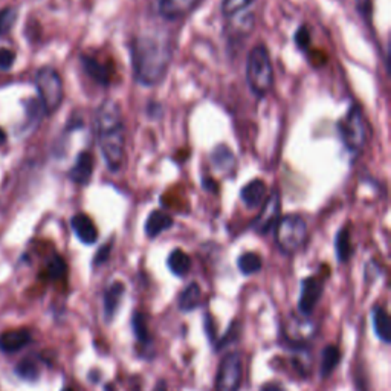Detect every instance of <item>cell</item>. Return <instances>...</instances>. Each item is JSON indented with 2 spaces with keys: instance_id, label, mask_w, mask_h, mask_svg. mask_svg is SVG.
Returning a JSON list of instances; mask_svg holds the SVG:
<instances>
[{
  "instance_id": "6da1fadb",
  "label": "cell",
  "mask_w": 391,
  "mask_h": 391,
  "mask_svg": "<svg viewBox=\"0 0 391 391\" xmlns=\"http://www.w3.org/2000/svg\"><path fill=\"white\" fill-rule=\"evenodd\" d=\"M172 63V46L163 37L141 35L132 43L133 76L142 86H156Z\"/></svg>"
},
{
  "instance_id": "7a4b0ae2",
  "label": "cell",
  "mask_w": 391,
  "mask_h": 391,
  "mask_svg": "<svg viewBox=\"0 0 391 391\" xmlns=\"http://www.w3.org/2000/svg\"><path fill=\"white\" fill-rule=\"evenodd\" d=\"M95 128L99 150L110 172H119L126 159V136L121 109L117 103L106 101L97 112Z\"/></svg>"
},
{
  "instance_id": "3957f363",
  "label": "cell",
  "mask_w": 391,
  "mask_h": 391,
  "mask_svg": "<svg viewBox=\"0 0 391 391\" xmlns=\"http://www.w3.org/2000/svg\"><path fill=\"white\" fill-rule=\"evenodd\" d=\"M247 81L251 92L257 98H265L271 92L274 84V71L266 46H256L248 56Z\"/></svg>"
},
{
  "instance_id": "277c9868",
  "label": "cell",
  "mask_w": 391,
  "mask_h": 391,
  "mask_svg": "<svg viewBox=\"0 0 391 391\" xmlns=\"http://www.w3.org/2000/svg\"><path fill=\"white\" fill-rule=\"evenodd\" d=\"M306 237H308V225L297 214L281 217L275 225V240L285 254H295L304 244Z\"/></svg>"
},
{
  "instance_id": "5b68a950",
  "label": "cell",
  "mask_w": 391,
  "mask_h": 391,
  "mask_svg": "<svg viewBox=\"0 0 391 391\" xmlns=\"http://www.w3.org/2000/svg\"><path fill=\"white\" fill-rule=\"evenodd\" d=\"M35 86L46 113H53L63 101V81L60 74L52 67H43L37 72Z\"/></svg>"
},
{
  "instance_id": "8992f818",
  "label": "cell",
  "mask_w": 391,
  "mask_h": 391,
  "mask_svg": "<svg viewBox=\"0 0 391 391\" xmlns=\"http://www.w3.org/2000/svg\"><path fill=\"white\" fill-rule=\"evenodd\" d=\"M340 132L342 136V141L350 151H361L365 145L367 130L365 121L363 117V110L358 104L350 107L346 118L340 121Z\"/></svg>"
},
{
  "instance_id": "52a82bcc",
  "label": "cell",
  "mask_w": 391,
  "mask_h": 391,
  "mask_svg": "<svg viewBox=\"0 0 391 391\" xmlns=\"http://www.w3.org/2000/svg\"><path fill=\"white\" fill-rule=\"evenodd\" d=\"M243 376L242 356L237 351L225 355L222 358L217 370L216 391H239Z\"/></svg>"
},
{
  "instance_id": "ba28073f",
  "label": "cell",
  "mask_w": 391,
  "mask_h": 391,
  "mask_svg": "<svg viewBox=\"0 0 391 391\" xmlns=\"http://www.w3.org/2000/svg\"><path fill=\"white\" fill-rule=\"evenodd\" d=\"M280 210L281 202L278 191H272L269 197L263 202L262 210H260V214L257 216L254 225H252L256 231L262 235L271 233L275 225H277V222L280 220Z\"/></svg>"
},
{
  "instance_id": "9c48e42d",
  "label": "cell",
  "mask_w": 391,
  "mask_h": 391,
  "mask_svg": "<svg viewBox=\"0 0 391 391\" xmlns=\"http://www.w3.org/2000/svg\"><path fill=\"white\" fill-rule=\"evenodd\" d=\"M321 294H323V281L309 277L301 281V292L300 300H298V309L304 317L312 315V312L315 310V306L319 301Z\"/></svg>"
},
{
  "instance_id": "30bf717a",
  "label": "cell",
  "mask_w": 391,
  "mask_h": 391,
  "mask_svg": "<svg viewBox=\"0 0 391 391\" xmlns=\"http://www.w3.org/2000/svg\"><path fill=\"white\" fill-rule=\"evenodd\" d=\"M202 0H158L159 14L165 19L178 20L188 15Z\"/></svg>"
},
{
  "instance_id": "8fae6325",
  "label": "cell",
  "mask_w": 391,
  "mask_h": 391,
  "mask_svg": "<svg viewBox=\"0 0 391 391\" xmlns=\"http://www.w3.org/2000/svg\"><path fill=\"white\" fill-rule=\"evenodd\" d=\"M72 224V229L75 235L78 237V240L84 244H94L98 239V231H97V226L94 224V220H92L86 214H75L71 220Z\"/></svg>"
},
{
  "instance_id": "7c38bea8",
  "label": "cell",
  "mask_w": 391,
  "mask_h": 391,
  "mask_svg": "<svg viewBox=\"0 0 391 391\" xmlns=\"http://www.w3.org/2000/svg\"><path fill=\"white\" fill-rule=\"evenodd\" d=\"M94 164L95 159L89 151L80 153L78 158L75 160V165L71 170V179L75 183H80V185L88 183L92 178V173H94Z\"/></svg>"
},
{
  "instance_id": "4fadbf2b",
  "label": "cell",
  "mask_w": 391,
  "mask_h": 391,
  "mask_svg": "<svg viewBox=\"0 0 391 391\" xmlns=\"http://www.w3.org/2000/svg\"><path fill=\"white\" fill-rule=\"evenodd\" d=\"M267 187L263 181L256 179L247 183L240 191L242 202L248 206V208H258L263 203V199L266 197Z\"/></svg>"
},
{
  "instance_id": "5bb4252c",
  "label": "cell",
  "mask_w": 391,
  "mask_h": 391,
  "mask_svg": "<svg viewBox=\"0 0 391 391\" xmlns=\"http://www.w3.org/2000/svg\"><path fill=\"white\" fill-rule=\"evenodd\" d=\"M31 341L28 331H8L0 335V350L3 353H15V351L26 347Z\"/></svg>"
},
{
  "instance_id": "9a60e30c",
  "label": "cell",
  "mask_w": 391,
  "mask_h": 391,
  "mask_svg": "<svg viewBox=\"0 0 391 391\" xmlns=\"http://www.w3.org/2000/svg\"><path fill=\"white\" fill-rule=\"evenodd\" d=\"M173 226V219L172 216H168L164 211H151L147 222H145V234L150 239H155L159 234H163L167 229H170Z\"/></svg>"
},
{
  "instance_id": "2e32d148",
  "label": "cell",
  "mask_w": 391,
  "mask_h": 391,
  "mask_svg": "<svg viewBox=\"0 0 391 391\" xmlns=\"http://www.w3.org/2000/svg\"><path fill=\"white\" fill-rule=\"evenodd\" d=\"M373 327H374V333H376V336L384 344L391 342L390 315L384 308H381V306H376V308L373 309Z\"/></svg>"
},
{
  "instance_id": "e0dca14e",
  "label": "cell",
  "mask_w": 391,
  "mask_h": 391,
  "mask_svg": "<svg viewBox=\"0 0 391 391\" xmlns=\"http://www.w3.org/2000/svg\"><path fill=\"white\" fill-rule=\"evenodd\" d=\"M81 61H83L84 71H86L88 75L92 76L95 81H98L99 84H104V86H107V84L110 83L109 66L103 65L101 61H98L94 57H86V56L81 58Z\"/></svg>"
},
{
  "instance_id": "ac0fdd59",
  "label": "cell",
  "mask_w": 391,
  "mask_h": 391,
  "mask_svg": "<svg viewBox=\"0 0 391 391\" xmlns=\"http://www.w3.org/2000/svg\"><path fill=\"white\" fill-rule=\"evenodd\" d=\"M124 294V285L122 283L117 281L106 290L104 295V317L106 321H112L115 313L118 310V306L121 301V297Z\"/></svg>"
},
{
  "instance_id": "d6986e66",
  "label": "cell",
  "mask_w": 391,
  "mask_h": 391,
  "mask_svg": "<svg viewBox=\"0 0 391 391\" xmlns=\"http://www.w3.org/2000/svg\"><path fill=\"white\" fill-rule=\"evenodd\" d=\"M167 266L176 277H183V275H187L191 269V258L187 252H183L182 249H174L172 254L168 256Z\"/></svg>"
},
{
  "instance_id": "ffe728a7",
  "label": "cell",
  "mask_w": 391,
  "mask_h": 391,
  "mask_svg": "<svg viewBox=\"0 0 391 391\" xmlns=\"http://www.w3.org/2000/svg\"><path fill=\"white\" fill-rule=\"evenodd\" d=\"M201 286H199L197 283H190L179 295V309L182 312H193L199 306V303H201Z\"/></svg>"
},
{
  "instance_id": "44dd1931",
  "label": "cell",
  "mask_w": 391,
  "mask_h": 391,
  "mask_svg": "<svg viewBox=\"0 0 391 391\" xmlns=\"http://www.w3.org/2000/svg\"><path fill=\"white\" fill-rule=\"evenodd\" d=\"M341 361V351L336 346H327L321 356V378L331 376V373L336 369Z\"/></svg>"
},
{
  "instance_id": "7402d4cb",
  "label": "cell",
  "mask_w": 391,
  "mask_h": 391,
  "mask_svg": "<svg viewBox=\"0 0 391 391\" xmlns=\"http://www.w3.org/2000/svg\"><path fill=\"white\" fill-rule=\"evenodd\" d=\"M335 249H336V257L341 263H346L351 257V252H353V248H351L350 243V234L347 228H342L336 234V240H335Z\"/></svg>"
},
{
  "instance_id": "603a6c76",
  "label": "cell",
  "mask_w": 391,
  "mask_h": 391,
  "mask_svg": "<svg viewBox=\"0 0 391 391\" xmlns=\"http://www.w3.org/2000/svg\"><path fill=\"white\" fill-rule=\"evenodd\" d=\"M262 257L256 252H247V254H242L237 260V266L243 275H252L262 269Z\"/></svg>"
},
{
  "instance_id": "cb8c5ba5",
  "label": "cell",
  "mask_w": 391,
  "mask_h": 391,
  "mask_svg": "<svg viewBox=\"0 0 391 391\" xmlns=\"http://www.w3.org/2000/svg\"><path fill=\"white\" fill-rule=\"evenodd\" d=\"M132 328L133 333L136 336V340L145 344L150 341V333H149V327H147V319H145V315L141 312H135L133 318H132Z\"/></svg>"
},
{
  "instance_id": "d4e9b609",
  "label": "cell",
  "mask_w": 391,
  "mask_h": 391,
  "mask_svg": "<svg viewBox=\"0 0 391 391\" xmlns=\"http://www.w3.org/2000/svg\"><path fill=\"white\" fill-rule=\"evenodd\" d=\"M213 163L219 170H229L234 164V156L226 145H220L213 151Z\"/></svg>"
},
{
  "instance_id": "484cf974",
  "label": "cell",
  "mask_w": 391,
  "mask_h": 391,
  "mask_svg": "<svg viewBox=\"0 0 391 391\" xmlns=\"http://www.w3.org/2000/svg\"><path fill=\"white\" fill-rule=\"evenodd\" d=\"M252 3H254V0H224L222 2V11H224L225 17H234V15L243 13Z\"/></svg>"
},
{
  "instance_id": "4316f807",
  "label": "cell",
  "mask_w": 391,
  "mask_h": 391,
  "mask_svg": "<svg viewBox=\"0 0 391 391\" xmlns=\"http://www.w3.org/2000/svg\"><path fill=\"white\" fill-rule=\"evenodd\" d=\"M15 373H17L22 379L35 381L38 378V374H40V370H38V365L34 361H31V359H23V361L17 364Z\"/></svg>"
},
{
  "instance_id": "83f0119b",
  "label": "cell",
  "mask_w": 391,
  "mask_h": 391,
  "mask_svg": "<svg viewBox=\"0 0 391 391\" xmlns=\"http://www.w3.org/2000/svg\"><path fill=\"white\" fill-rule=\"evenodd\" d=\"M240 331H242L240 321H234V323H233L231 326H229L226 333H225L224 336H222V338L219 340V342L216 344V350H220V349H224V347L229 346V344L235 342L237 340H239Z\"/></svg>"
},
{
  "instance_id": "f1b7e54d",
  "label": "cell",
  "mask_w": 391,
  "mask_h": 391,
  "mask_svg": "<svg viewBox=\"0 0 391 391\" xmlns=\"http://www.w3.org/2000/svg\"><path fill=\"white\" fill-rule=\"evenodd\" d=\"M15 17H17V11L14 8H5L0 10V35L6 34L14 25Z\"/></svg>"
},
{
  "instance_id": "f546056e",
  "label": "cell",
  "mask_w": 391,
  "mask_h": 391,
  "mask_svg": "<svg viewBox=\"0 0 391 391\" xmlns=\"http://www.w3.org/2000/svg\"><path fill=\"white\" fill-rule=\"evenodd\" d=\"M66 269H67L66 262L61 257H58V256L53 257L51 262H49V265H48V274H49V277L52 280H58L61 277H65Z\"/></svg>"
},
{
  "instance_id": "4dcf8cb0",
  "label": "cell",
  "mask_w": 391,
  "mask_h": 391,
  "mask_svg": "<svg viewBox=\"0 0 391 391\" xmlns=\"http://www.w3.org/2000/svg\"><path fill=\"white\" fill-rule=\"evenodd\" d=\"M295 43L297 46L300 49L306 51L310 46V33H309V29L306 28V26H301L300 29L297 31V34H295Z\"/></svg>"
},
{
  "instance_id": "1f68e13d",
  "label": "cell",
  "mask_w": 391,
  "mask_h": 391,
  "mask_svg": "<svg viewBox=\"0 0 391 391\" xmlns=\"http://www.w3.org/2000/svg\"><path fill=\"white\" fill-rule=\"evenodd\" d=\"M110 251H112V244L110 243H106L103 248H99V251L97 252L95 258H94V266H99V265L106 263L107 260H109V257H110Z\"/></svg>"
},
{
  "instance_id": "d6a6232c",
  "label": "cell",
  "mask_w": 391,
  "mask_h": 391,
  "mask_svg": "<svg viewBox=\"0 0 391 391\" xmlns=\"http://www.w3.org/2000/svg\"><path fill=\"white\" fill-rule=\"evenodd\" d=\"M15 61V56L13 51L0 49V69H10Z\"/></svg>"
},
{
  "instance_id": "836d02e7",
  "label": "cell",
  "mask_w": 391,
  "mask_h": 391,
  "mask_svg": "<svg viewBox=\"0 0 391 391\" xmlns=\"http://www.w3.org/2000/svg\"><path fill=\"white\" fill-rule=\"evenodd\" d=\"M203 324H205V333L208 336L210 342H216V324H214L213 317L206 315Z\"/></svg>"
},
{
  "instance_id": "e575fe53",
  "label": "cell",
  "mask_w": 391,
  "mask_h": 391,
  "mask_svg": "<svg viewBox=\"0 0 391 391\" xmlns=\"http://www.w3.org/2000/svg\"><path fill=\"white\" fill-rule=\"evenodd\" d=\"M153 391H168V388H167V382H165V381H159V382H156V385H155V388H153Z\"/></svg>"
},
{
  "instance_id": "d590c367",
  "label": "cell",
  "mask_w": 391,
  "mask_h": 391,
  "mask_svg": "<svg viewBox=\"0 0 391 391\" xmlns=\"http://www.w3.org/2000/svg\"><path fill=\"white\" fill-rule=\"evenodd\" d=\"M260 391H281V388L277 384H266Z\"/></svg>"
},
{
  "instance_id": "8d00e7d4",
  "label": "cell",
  "mask_w": 391,
  "mask_h": 391,
  "mask_svg": "<svg viewBox=\"0 0 391 391\" xmlns=\"http://www.w3.org/2000/svg\"><path fill=\"white\" fill-rule=\"evenodd\" d=\"M5 140H6V135H5V132L2 128H0V145H2L3 142H5Z\"/></svg>"
},
{
  "instance_id": "74e56055",
  "label": "cell",
  "mask_w": 391,
  "mask_h": 391,
  "mask_svg": "<svg viewBox=\"0 0 391 391\" xmlns=\"http://www.w3.org/2000/svg\"><path fill=\"white\" fill-rule=\"evenodd\" d=\"M61 391H74V390H72V388H69V387H67V388H63V390H61Z\"/></svg>"
}]
</instances>
